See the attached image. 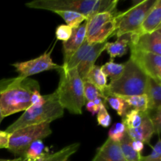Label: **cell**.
<instances>
[{
  "instance_id": "obj_1",
  "label": "cell",
  "mask_w": 161,
  "mask_h": 161,
  "mask_svg": "<svg viewBox=\"0 0 161 161\" xmlns=\"http://www.w3.org/2000/svg\"><path fill=\"white\" fill-rule=\"evenodd\" d=\"M36 91H40V86L33 79L17 76L0 80V109L3 117L31 107V97Z\"/></svg>"
},
{
  "instance_id": "obj_2",
  "label": "cell",
  "mask_w": 161,
  "mask_h": 161,
  "mask_svg": "<svg viewBox=\"0 0 161 161\" xmlns=\"http://www.w3.org/2000/svg\"><path fill=\"white\" fill-rule=\"evenodd\" d=\"M58 72L60 80L55 92L60 105L72 114L81 115L86 101L83 92V81L80 78L77 69H67L61 65Z\"/></svg>"
},
{
  "instance_id": "obj_3",
  "label": "cell",
  "mask_w": 161,
  "mask_h": 161,
  "mask_svg": "<svg viewBox=\"0 0 161 161\" xmlns=\"http://www.w3.org/2000/svg\"><path fill=\"white\" fill-rule=\"evenodd\" d=\"M118 0H34L26 3L31 9L55 11L69 10L80 13L87 19L102 12L116 10Z\"/></svg>"
},
{
  "instance_id": "obj_4",
  "label": "cell",
  "mask_w": 161,
  "mask_h": 161,
  "mask_svg": "<svg viewBox=\"0 0 161 161\" xmlns=\"http://www.w3.org/2000/svg\"><path fill=\"white\" fill-rule=\"evenodd\" d=\"M64 108L58 102L57 93L42 95V100L39 104L29 107L23 114L6 128V131H13L30 125L51 123L60 119L64 115Z\"/></svg>"
},
{
  "instance_id": "obj_5",
  "label": "cell",
  "mask_w": 161,
  "mask_h": 161,
  "mask_svg": "<svg viewBox=\"0 0 161 161\" xmlns=\"http://www.w3.org/2000/svg\"><path fill=\"white\" fill-rule=\"evenodd\" d=\"M148 77L129 59L124 63L122 74L107 85L104 96H131L145 94Z\"/></svg>"
},
{
  "instance_id": "obj_6",
  "label": "cell",
  "mask_w": 161,
  "mask_h": 161,
  "mask_svg": "<svg viewBox=\"0 0 161 161\" xmlns=\"http://www.w3.org/2000/svg\"><path fill=\"white\" fill-rule=\"evenodd\" d=\"M52 134L50 123L30 125L10 133L7 149L17 158L23 159L27 149L37 140H43Z\"/></svg>"
},
{
  "instance_id": "obj_7",
  "label": "cell",
  "mask_w": 161,
  "mask_h": 161,
  "mask_svg": "<svg viewBox=\"0 0 161 161\" xmlns=\"http://www.w3.org/2000/svg\"><path fill=\"white\" fill-rule=\"evenodd\" d=\"M156 3V0H142L135 2L129 9L118 12L116 15V28L113 36L118 38L129 36L135 32L146 16Z\"/></svg>"
},
{
  "instance_id": "obj_8",
  "label": "cell",
  "mask_w": 161,
  "mask_h": 161,
  "mask_svg": "<svg viewBox=\"0 0 161 161\" xmlns=\"http://www.w3.org/2000/svg\"><path fill=\"white\" fill-rule=\"evenodd\" d=\"M119 11L102 12L91 16L86 20V41L90 44L107 42L113 37L116 28V15Z\"/></svg>"
},
{
  "instance_id": "obj_9",
  "label": "cell",
  "mask_w": 161,
  "mask_h": 161,
  "mask_svg": "<svg viewBox=\"0 0 161 161\" xmlns=\"http://www.w3.org/2000/svg\"><path fill=\"white\" fill-rule=\"evenodd\" d=\"M130 59L147 77L161 83V55L130 48Z\"/></svg>"
},
{
  "instance_id": "obj_10",
  "label": "cell",
  "mask_w": 161,
  "mask_h": 161,
  "mask_svg": "<svg viewBox=\"0 0 161 161\" xmlns=\"http://www.w3.org/2000/svg\"><path fill=\"white\" fill-rule=\"evenodd\" d=\"M51 52H46L38 58L22 62L13 63L12 66L18 73V76L30 78L31 75L50 70H59L61 65L57 64L52 60Z\"/></svg>"
},
{
  "instance_id": "obj_11",
  "label": "cell",
  "mask_w": 161,
  "mask_h": 161,
  "mask_svg": "<svg viewBox=\"0 0 161 161\" xmlns=\"http://www.w3.org/2000/svg\"><path fill=\"white\" fill-rule=\"evenodd\" d=\"M128 47L142 51L161 55V28L150 34L129 36Z\"/></svg>"
},
{
  "instance_id": "obj_12",
  "label": "cell",
  "mask_w": 161,
  "mask_h": 161,
  "mask_svg": "<svg viewBox=\"0 0 161 161\" xmlns=\"http://www.w3.org/2000/svg\"><path fill=\"white\" fill-rule=\"evenodd\" d=\"M161 28V1L156 0L155 4L146 16L139 28L129 36H139L145 34H150Z\"/></svg>"
},
{
  "instance_id": "obj_13",
  "label": "cell",
  "mask_w": 161,
  "mask_h": 161,
  "mask_svg": "<svg viewBox=\"0 0 161 161\" xmlns=\"http://www.w3.org/2000/svg\"><path fill=\"white\" fill-rule=\"evenodd\" d=\"M86 21L83 22L78 28L72 29V36L70 39L66 42H63V59H64V64H67L69 60L73 53L80 48L82 44L86 40Z\"/></svg>"
},
{
  "instance_id": "obj_14",
  "label": "cell",
  "mask_w": 161,
  "mask_h": 161,
  "mask_svg": "<svg viewBox=\"0 0 161 161\" xmlns=\"http://www.w3.org/2000/svg\"><path fill=\"white\" fill-rule=\"evenodd\" d=\"M92 161H125L119 142L107 138L103 145L97 149Z\"/></svg>"
},
{
  "instance_id": "obj_15",
  "label": "cell",
  "mask_w": 161,
  "mask_h": 161,
  "mask_svg": "<svg viewBox=\"0 0 161 161\" xmlns=\"http://www.w3.org/2000/svg\"><path fill=\"white\" fill-rule=\"evenodd\" d=\"M107 42L94 44L92 48L90 50V51L86 53L84 58L80 63V64L77 66V71H78L79 75H80V78L83 80V81L87 76L91 69L95 65V62L97 58L105 50V45H106Z\"/></svg>"
},
{
  "instance_id": "obj_16",
  "label": "cell",
  "mask_w": 161,
  "mask_h": 161,
  "mask_svg": "<svg viewBox=\"0 0 161 161\" xmlns=\"http://www.w3.org/2000/svg\"><path fill=\"white\" fill-rule=\"evenodd\" d=\"M126 133L133 141H140L144 144H149L154 131L149 112L139 127L135 129H126Z\"/></svg>"
},
{
  "instance_id": "obj_17",
  "label": "cell",
  "mask_w": 161,
  "mask_h": 161,
  "mask_svg": "<svg viewBox=\"0 0 161 161\" xmlns=\"http://www.w3.org/2000/svg\"><path fill=\"white\" fill-rule=\"evenodd\" d=\"M145 94L148 100V111L153 112L161 108V83L148 77Z\"/></svg>"
},
{
  "instance_id": "obj_18",
  "label": "cell",
  "mask_w": 161,
  "mask_h": 161,
  "mask_svg": "<svg viewBox=\"0 0 161 161\" xmlns=\"http://www.w3.org/2000/svg\"><path fill=\"white\" fill-rule=\"evenodd\" d=\"M129 42V36H124L118 38L117 40L113 42H106L105 50L109 54L111 61L116 57H122L127 53Z\"/></svg>"
},
{
  "instance_id": "obj_19",
  "label": "cell",
  "mask_w": 161,
  "mask_h": 161,
  "mask_svg": "<svg viewBox=\"0 0 161 161\" xmlns=\"http://www.w3.org/2000/svg\"><path fill=\"white\" fill-rule=\"evenodd\" d=\"M85 80L94 84L104 95V91H105V88L108 85V83H107L108 81H107L106 75L102 72L101 66L95 64L91 69L87 76L83 81H85Z\"/></svg>"
},
{
  "instance_id": "obj_20",
  "label": "cell",
  "mask_w": 161,
  "mask_h": 161,
  "mask_svg": "<svg viewBox=\"0 0 161 161\" xmlns=\"http://www.w3.org/2000/svg\"><path fill=\"white\" fill-rule=\"evenodd\" d=\"M80 146V142L72 143L69 146H64L58 152H55L52 154H47L39 161H64L69 160L74 153L78 151Z\"/></svg>"
},
{
  "instance_id": "obj_21",
  "label": "cell",
  "mask_w": 161,
  "mask_h": 161,
  "mask_svg": "<svg viewBox=\"0 0 161 161\" xmlns=\"http://www.w3.org/2000/svg\"><path fill=\"white\" fill-rule=\"evenodd\" d=\"M47 149L42 140L34 142L27 149L25 154L24 161H39L47 155Z\"/></svg>"
},
{
  "instance_id": "obj_22",
  "label": "cell",
  "mask_w": 161,
  "mask_h": 161,
  "mask_svg": "<svg viewBox=\"0 0 161 161\" xmlns=\"http://www.w3.org/2000/svg\"><path fill=\"white\" fill-rule=\"evenodd\" d=\"M132 139L125 133L124 136L119 142L120 149L125 161H141L142 155L136 152L132 147Z\"/></svg>"
},
{
  "instance_id": "obj_23",
  "label": "cell",
  "mask_w": 161,
  "mask_h": 161,
  "mask_svg": "<svg viewBox=\"0 0 161 161\" xmlns=\"http://www.w3.org/2000/svg\"><path fill=\"white\" fill-rule=\"evenodd\" d=\"M55 14H58L60 17H62L65 21L66 25L69 26L70 28H76L80 26V25L86 21L87 20V17L80 13L75 12V11H69V10H58L55 11Z\"/></svg>"
},
{
  "instance_id": "obj_24",
  "label": "cell",
  "mask_w": 161,
  "mask_h": 161,
  "mask_svg": "<svg viewBox=\"0 0 161 161\" xmlns=\"http://www.w3.org/2000/svg\"><path fill=\"white\" fill-rule=\"evenodd\" d=\"M148 111L140 112L135 109L129 110L123 117L122 123L125 126L126 129H135L141 125Z\"/></svg>"
},
{
  "instance_id": "obj_25",
  "label": "cell",
  "mask_w": 161,
  "mask_h": 161,
  "mask_svg": "<svg viewBox=\"0 0 161 161\" xmlns=\"http://www.w3.org/2000/svg\"><path fill=\"white\" fill-rule=\"evenodd\" d=\"M121 97L127 103L129 108L138 110L140 112L148 111V100L145 94L139 95L131 96H118Z\"/></svg>"
},
{
  "instance_id": "obj_26",
  "label": "cell",
  "mask_w": 161,
  "mask_h": 161,
  "mask_svg": "<svg viewBox=\"0 0 161 161\" xmlns=\"http://www.w3.org/2000/svg\"><path fill=\"white\" fill-rule=\"evenodd\" d=\"M93 45L94 44H90L85 40V42L82 44L81 47L73 53L72 57L70 58V59L69 60V61L67 62V64H64L62 66L64 68L67 69H72L74 68H77V66L80 64V63L81 62L82 60L84 58V57L86 56V53L90 51L91 48H92Z\"/></svg>"
},
{
  "instance_id": "obj_27",
  "label": "cell",
  "mask_w": 161,
  "mask_h": 161,
  "mask_svg": "<svg viewBox=\"0 0 161 161\" xmlns=\"http://www.w3.org/2000/svg\"><path fill=\"white\" fill-rule=\"evenodd\" d=\"M102 72H104L106 77H109L111 80H116L122 74L124 69V64H118L110 60L105 64L101 66Z\"/></svg>"
},
{
  "instance_id": "obj_28",
  "label": "cell",
  "mask_w": 161,
  "mask_h": 161,
  "mask_svg": "<svg viewBox=\"0 0 161 161\" xmlns=\"http://www.w3.org/2000/svg\"><path fill=\"white\" fill-rule=\"evenodd\" d=\"M106 102L121 117H124L129 111V106L121 97L116 95H109L106 97Z\"/></svg>"
},
{
  "instance_id": "obj_29",
  "label": "cell",
  "mask_w": 161,
  "mask_h": 161,
  "mask_svg": "<svg viewBox=\"0 0 161 161\" xmlns=\"http://www.w3.org/2000/svg\"><path fill=\"white\" fill-rule=\"evenodd\" d=\"M83 92H84L85 101L86 102H93L97 97H102L106 103L105 97L103 94L94 84L86 80L83 81Z\"/></svg>"
},
{
  "instance_id": "obj_30",
  "label": "cell",
  "mask_w": 161,
  "mask_h": 161,
  "mask_svg": "<svg viewBox=\"0 0 161 161\" xmlns=\"http://www.w3.org/2000/svg\"><path fill=\"white\" fill-rule=\"evenodd\" d=\"M126 133V127L123 123L115 124L108 131V138L115 142H119Z\"/></svg>"
},
{
  "instance_id": "obj_31",
  "label": "cell",
  "mask_w": 161,
  "mask_h": 161,
  "mask_svg": "<svg viewBox=\"0 0 161 161\" xmlns=\"http://www.w3.org/2000/svg\"><path fill=\"white\" fill-rule=\"evenodd\" d=\"M149 118H150L151 123L153 127L154 134L160 136L161 132V108H157L155 111L149 112Z\"/></svg>"
},
{
  "instance_id": "obj_32",
  "label": "cell",
  "mask_w": 161,
  "mask_h": 161,
  "mask_svg": "<svg viewBox=\"0 0 161 161\" xmlns=\"http://www.w3.org/2000/svg\"><path fill=\"white\" fill-rule=\"evenodd\" d=\"M72 33V28L66 25H60L57 27L55 35L58 40L66 42L70 39Z\"/></svg>"
},
{
  "instance_id": "obj_33",
  "label": "cell",
  "mask_w": 161,
  "mask_h": 161,
  "mask_svg": "<svg viewBox=\"0 0 161 161\" xmlns=\"http://www.w3.org/2000/svg\"><path fill=\"white\" fill-rule=\"evenodd\" d=\"M97 124L103 127H108L111 125L112 118L105 105L102 106L97 114Z\"/></svg>"
},
{
  "instance_id": "obj_34",
  "label": "cell",
  "mask_w": 161,
  "mask_h": 161,
  "mask_svg": "<svg viewBox=\"0 0 161 161\" xmlns=\"http://www.w3.org/2000/svg\"><path fill=\"white\" fill-rule=\"evenodd\" d=\"M141 161H161V141L159 138L153 147L152 153L148 156H142Z\"/></svg>"
},
{
  "instance_id": "obj_35",
  "label": "cell",
  "mask_w": 161,
  "mask_h": 161,
  "mask_svg": "<svg viewBox=\"0 0 161 161\" xmlns=\"http://www.w3.org/2000/svg\"><path fill=\"white\" fill-rule=\"evenodd\" d=\"M10 133L6 130H0V149H7Z\"/></svg>"
},
{
  "instance_id": "obj_36",
  "label": "cell",
  "mask_w": 161,
  "mask_h": 161,
  "mask_svg": "<svg viewBox=\"0 0 161 161\" xmlns=\"http://www.w3.org/2000/svg\"><path fill=\"white\" fill-rule=\"evenodd\" d=\"M85 105H86V109H87V111H89L92 115L97 114L99 109H100V108L102 107H99L97 106V105H96L94 102H86ZM102 106H103V105H102Z\"/></svg>"
},
{
  "instance_id": "obj_37",
  "label": "cell",
  "mask_w": 161,
  "mask_h": 161,
  "mask_svg": "<svg viewBox=\"0 0 161 161\" xmlns=\"http://www.w3.org/2000/svg\"><path fill=\"white\" fill-rule=\"evenodd\" d=\"M131 144L133 149H135L136 152L139 153H141V152L143 150V149H144V143L140 141H133V140H132Z\"/></svg>"
},
{
  "instance_id": "obj_38",
  "label": "cell",
  "mask_w": 161,
  "mask_h": 161,
  "mask_svg": "<svg viewBox=\"0 0 161 161\" xmlns=\"http://www.w3.org/2000/svg\"><path fill=\"white\" fill-rule=\"evenodd\" d=\"M21 158H15L13 159V160H6V159H0V161H18Z\"/></svg>"
},
{
  "instance_id": "obj_39",
  "label": "cell",
  "mask_w": 161,
  "mask_h": 161,
  "mask_svg": "<svg viewBox=\"0 0 161 161\" xmlns=\"http://www.w3.org/2000/svg\"><path fill=\"white\" fill-rule=\"evenodd\" d=\"M4 119V117H3V114H2V112H1V109H0V124L2 123V121H3V119Z\"/></svg>"
},
{
  "instance_id": "obj_40",
  "label": "cell",
  "mask_w": 161,
  "mask_h": 161,
  "mask_svg": "<svg viewBox=\"0 0 161 161\" xmlns=\"http://www.w3.org/2000/svg\"><path fill=\"white\" fill-rule=\"evenodd\" d=\"M18 161H23V159H20Z\"/></svg>"
},
{
  "instance_id": "obj_41",
  "label": "cell",
  "mask_w": 161,
  "mask_h": 161,
  "mask_svg": "<svg viewBox=\"0 0 161 161\" xmlns=\"http://www.w3.org/2000/svg\"><path fill=\"white\" fill-rule=\"evenodd\" d=\"M64 161H69V160H64Z\"/></svg>"
},
{
  "instance_id": "obj_42",
  "label": "cell",
  "mask_w": 161,
  "mask_h": 161,
  "mask_svg": "<svg viewBox=\"0 0 161 161\" xmlns=\"http://www.w3.org/2000/svg\"></svg>"
}]
</instances>
